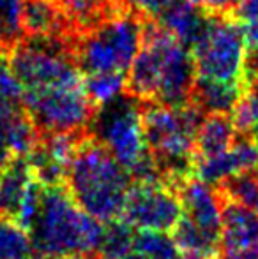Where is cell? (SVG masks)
<instances>
[{"label":"cell","mask_w":258,"mask_h":259,"mask_svg":"<svg viewBox=\"0 0 258 259\" xmlns=\"http://www.w3.org/2000/svg\"><path fill=\"white\" fill-rule=\"evenodd\" d=\"M186 2L209 18H235V11L241 0H186Z\"/></svg>","instance_id":"d4e9b609"},{"label":"cell","mask_w":258,"mask_h":259,"mask_svg":"<svg viewBox=\"0 0 258 259\" xmlns=\"http://www.w3.org/2000/svg\"><path fill=\"white\" fill-rule=\"evenodd\" d=\"M134 235L136 229H133L122 219L108 222L104 224L97 254L101 259H124L134 250Z\"/></svg>","instance_id":"ac0fdd59"},{"label":"cell","mask_w":258,"mask_h":259,"mask_svg":"<svg viewBox=\"0 0 258 259\" xmlns=\"http://www.w3.org/2000/svg\"><path fill=\"white\" fill-rule=\"evenodd\" d=\"M237 133L228 113H207L195 143V159L225 154L234 145Z\"/></svg>","instance_id":"5bb4252c"},{"label":"cell","mask_w":258,"mask_h":259,"mask_svg":"<svg viewBox=\"0 0 258 259\" xmlns=\"http://www.w3.org/2000/svg\"><path fill=\"white\" fill-rule=\"evenodd\" d=\"M90 133L129 171L133 180H161L145 143L140 101L124 92L101 106Z\"/></svg>","instance_id":"5b68a950"},{"label":"cell","mask_w":258,"mask_h":259,"mask_svg":"<svg viewBox=\"0 0 258 259\" xmlns=\"http://www.w3.org/2000/svg\"><path fill=\"white\" fill-rule=\"evenodd\" d=\"M21 28L27 37L72 42V30L57 0H21Z\"/></svg>","instance_id":"8fae6325"},{"label":"cell","mask_w":258,"mask_h":259,"mask_svg":"<svg viewBox=\"0 0 258 259\" xmlns=\"http://www.w3.org/2000/svg\"><path fill=\"white\" fill-rule=\"evenodd\" d=\"M35 177L27 157H14L0 173V215L11 221L20 219Z\"/></svg>","instance_id":"7c38bea8"},{"label":"cell","mask_w":258,"mask_h":259,"mask_svg":"<svg viewBox=\"0 0 258 259\" xmlns=\"http://www.w3.org/2000/svg\"><path fill=\"white\" fill-rule=\"evenodd\" d=\"M140 115L145 143L159 178L179 191L184 182L195 177V143L205 113L196 104L140 103Z\"/></svg>","instance_id":"3957f363"},{"label":"cell","mask_w":258,"mask_h":259,"mask_svg":"<svg viewBox=\"0 0 258 259\" xmlns=\"http://www.w3.org/2000/svg\"><path fill=\"white\" fill-rule=\"evenodd\" d=\"M246 85L235 83H216L196 78L193 104L203 113H232L235 103L242 96Z\"/></svg>","instance_id":"9a60e30c"},{"label":"cell","mask_w":258,"mask_h":259,"mask_svg":"<svg viewBox=\"0 0 258 259\" xmlns=\"http://www.w3.org/2000/svg\"><path fill=\"white\" fill-rule=\"evenodd\" d=\"M131 184L129 171L114 154L90 131L83 134L65 173V187L78 206L103 224L119 221Z\"/></svg>","instance_id":"6da1fadb"},{"label":"cell","mask_w":258,"mask_h":259,"mask_svg":"<svg viewBox=\"0 0 258 259\" xmlns=\"http://www.w3.org/2000/svg\"><path fill=\"white\" fill-rule=\"evenodd\" d=\"M235 18L241 23H258V0H241Z\"/></svg>","instance_id":"484cf974"},{"label":"cell","mask_w":258,"mask_h":259,"mask_svg":"<svg viewBox=\"0 0 258 259\" xmlns=\"http://www.w3.org/2000/svg\"><path fill=\"white\" fill-rule=\"evenodd\" d=\"M221 199L237 203L258 213V167L239 171L212 185Z\"/></svg>","instance_id":"2e32d148"},{"label":"cell","mask_w":258,"mask_h":259,"mask_svg":"<svg viewBox=\"0 0 258 259\" xmlns=\"http://www.w3.org/2000/svg\"><path fill=\"white\" fill-rule=\"evenodd\" d=\"M25 90L9 64V57L0 53V103L9 108H25Z\"/></svg>","instance_id":"603a6c76"},{"label":"cell","mask_w":258,"mask_h":259,"mask_svg":"<svg viewBox=\"0 0 258 259\" xmlns=\"http://www.w3.org/2000/svg\"><path fill=\"white\" fill-rule=\"evenodd\" d=\"M149 18L152 16L129 6L101 21L92 30L76 35L71 42V50L82 74H128L134 57L141 48Z\"/></svg>","instance_id":"277c9868"},{"label":"cell","mask_w":258,"mask_h":259,"mask_svg":"<svg viewBox=\"0 0 258 259\" xmlns=\"http://www.w3.org/2000/svg\"><path fill=\"white\" fill-rule=\"evenodd\" d=\"M59 259H101L97 252H89V254H75V256H65Z\"/></svg>","instance_id":"4316f807"},{"label":"cell","mask_w":258,"mask_h":259,"mask_svg":"<svg viewBox=\"0 0 258 259\" xmlns=\"http://www.w3.org/2000/svg\"><path fill=\"white\" fill-rule=\"evenodd\" d=\"M23 106L41 136L83 134L90 131L99 111L87 94L83 81L28 92L23 97Z\"/></svg>","instance_id":"52a82bcc"},{"label":"cell","mask_w":258,"mask_h":259,"mask_svg":"<svg viewBox=\"0 0 258 259\" xmlns=\"http://www.w3.org/2000/svg\"><path fill=\"white\" fill-rule=\"evenodd\" d=\"M191 53L198 79L246 85V35L237 18H209L205 32L191 48Z\"/></svg>","instance_id":"8992f818"},{"label":"cell","mask_w":258,"mask_h":259,"mask_svg":"<svg viewBox=\"0 0 258 259\" xmlns=\"http://www.w3.org/2000/svg\"><path fill=\"white\" fill-rule=\"evenodd\" d=\"M83 85L92 99V103L101 108L121 94L126 89V74L122 72H97V74L83 76Z\"/></svg>","instance_id":"44dd1931"},{"label":"cell","mask_w":258,"mask_h":259,"mask_svg":"<svg viewBox=\"0 0 258 259\" xmlns=\"http://www.w3.org/2000/svg\"><path fill=\"white\" fill-rule=\"evenodd\" d=\"M57 4L71 25L72 39L131 6L129 0H57Z\"/></svg>","instance_id":"4fadbf2b"},{"label":"cell","mask_w":258,"mask_h":259,"mask_svg":"<svg viewBox=\"0 0 258 259\" xmlns=\"http://www.w3.org/2000/svg\"><path fill=\"white\" fill-rule=\"evenodd\" d=\"M170 235L175 240L180 254H198V256L203 257L219 259V242L207 236L202 229L196 228L193 222L184 215Z\"/></svg>","instance_id":"e0dca14e"},{"label":"cell","mask_w":258,"mask_h":259,"mask_svg":"<svg viewBox=\"0 0 258 259\" xmlns=\"http://www.w3.org/2000/svg\"><path fill=\"white\" fill-rule=\"evenodd\" d=\"M35 254L59 259L97 252L103 222L83 211L65 185H43L27 228Z\"/></svg>","instance_id":"7a4b0ae2"},{"label":"cell","mask_w":258,"mask_h":259,"mask_svg":"<svg viewBox=\"0 0 258 259\" xmlns=\"http://www.w3.org/2000/svg\"><path fill=\"white\" fill-rule=\"evenodd\" d=\"M134 250L147 259H180L173 236L161 231H136Z\"/></svg>","instance_id":"7402d4cb"},{"label":"cell","mask_w":258,"mask_h":259,"mask_svg":"<svg viewBox=\"0 0 258 259\" xmlns=\"http://www.w3.org/2000/svg\"><path fill=\"white\" fill-rule=\"evenodd\" d=\"M124 259H147V257L141 256V254H140V252H136V250H133V252L128 254V256H126Z\"/></svg>","instance_id":"83f0119b"},{"label":"cell","mask_w":258,"mask_h":259,"mask_svg":"<svg viewBox=\"0 0 258 259\" xmlns=\"http://www.w3.org/2000/svg\"><path fill=\"white\" fill-rule=\"evenodd\" d=\"M184 215L179 192L163 180H133L122 221L136 231L172 233Z\"/></svg>","instance_id":"ba28073f"},{"label":"cell","mask_w":258,"mask_h":259,"mask_svg":"<svg viewBox=\"0 0 258 259\" xmlns=\"http://www.w3.org/2000/svg\"><path fill=\"white\" fill-rule=\"evenodd\" d=\"M23 37L21 0H0V53L9 57Z\"/></svg>","instance_id":"ffe728a7"},{"label":"cell","mask_w":258,"mask_h":259,"mask_svg":"<svg viewBox=\"0 0 258 259\" xmlns=\"http://www.w3.org/2000/svg\"><path fill=\"white\" fill-rule=\"evenodd\" d=\"M246 35L244 83H258V23H242Z\"/></svg>","instance_id":"cb8c5ba5"},{"label":"cell","mask_w":258,"mask_h":259,"mask_svg":"<svg viewBox=\"0 0 258 259\" xmlns=\"http://www.w3.org/2000/svg\"><path fill=\"white\" fill-rule=\"evenodd\" d=\"M184 217L200 228L207 236L219 242L221 238V198L212 185L205 184L198 177H191L179 187Z\"/></svg>","instance_id":"30bf717a"},{"label":"cell","mask_w":258,"mask_h":259,"mask_svg":"<svg viewBox=\"0 0 258 259\" xmlns=\"http://www.w3.org/2000/svg\"><path fill=\"white\" fill-rule=\"evenodd\" d=\"M34 243L25 228L0 215V259H32Z\"/></svg>","instance_id":"d6986e66"},{"label":"cell","mask_w":258,"mask_h":259,"mask_svg":"<svg viewBox=\"0 0 258 259\" xmlns=\"http://www.w3.org/2000/svg\"><path fill=\"white\" fill-rule=\"evenodd\" d=\"M219 259H258V213L221 199Z\"/></svg>","instance_id":"9c48e42d"}]
</instances>
